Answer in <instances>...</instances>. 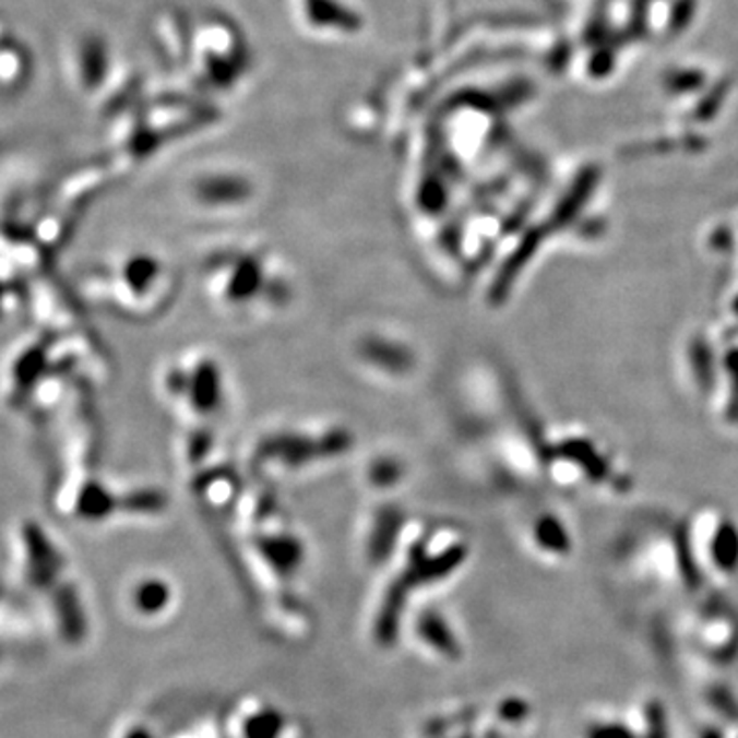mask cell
<instances>
[{
  "instance_id": "obj_1",
  "label": "cell",
  "mask_w": 738,
  "mask_h": 738,
  "mask_svg": "<svg viewBox=\"0 0 738 738\" xmlns=\"http://www.w3.org/2000/svg\"><path fill=\"white\" fill-rule=\"evenodd\" d=\"M222 263L228 269H233V275L222 271V269H216V273H222L226 275L228 279H222L219 284V291L224 294L222 300L228 303H249L259 300V291H261V286L265 287V284H261L259 279L267 275L265 267L261 263L259 257L254 254H233V257H224Z\"/></svg>"
},
{
  "instance_id": "obj_2",
  "label": "cell",
  "mask_w": 738,
  "mask_h": 738,
  "mask_svg": "<svg viewBox=\"0 0 738 738\" xmlns=\"http://www.w3.org/2000/svg\"><path fill=\"white\" fill-rule=\"evenodd\" d=\"M168 602V587L163 583H148L140 588V605L146 611H158Z\"/></svg>"
},
{
  "instance_id": "obj_3",
  "label": "cell",
  "mask_w": 738,
  "mask_h": 738,
  "mask_svg": "<svg viewBox=\"0 0 738 738\" xmlns=\"http://www.w3.org/2000/svg\"><path fill=\"white\" fill-rule=\"evenodd\" d=\"M282 721H277V718H267V716H263V718H259V721H252L251 728H249V735H251V738H273L279 730H282V724H279Z\"/></svg>"
}]
</instances>
